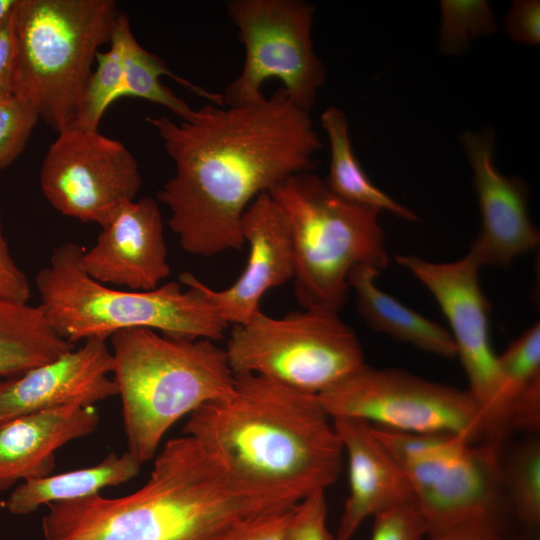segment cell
Segmentation results:
<instances>
[{"mask_svg": "<svg viewBox=\"0 0 540 540\" xmlns=\"http://www.w3.org/2000/svg\"><path fill=\"white\" fill-rule=\"evenodd\" d=\"M175 164L157 194L169 228L188 253L213 256L244 245L250 203L297 173L313 171L322 143L311 116L281 87L244 106L208 103L179 123L147 117Z\"/></svg>", "mask_w": 540, "mask_h": 540, "instance_id": "obj_1", "label": "cell"}, {"mask_svg": "<svg viewBox=\"0 0 540 540\" xmlns=\"http://www.w3.org/2000/svg\"><path fill=\"white\" fill-rule=\"evenodd\" d=\"M299 501L237 474L185 435L167 441L135 492L50 503L41 529L43 540H230L252 520Z\"/></svg>", "mask_w": 540, "mask_h": 540, "instance_id": "obj_2", "label": "cell"}, {"mask_svg": "<svg viewBox=\"0 0 540 540\" xmlns=\"http://www.w3.org/2000/svg\"><path fill=\"white\" fill-rule=\"evenodd\" d=\"M185 435L237 474L300 500L337 480L344 448L317 394L252 373L189 415Z\"/></svg>", "mask_w": 540, "mask_h": 540, "instance_id": "obj_3", "label": "cell"}, {"mask_svg": "<svg viewBox=\"0 0 540 540\" xmlns=\"http://www.w3.org/2000/svg\"><path fill=\"white\" fill-rule=\"evenodd\" d=\"M110 339L128 452L140 464L156 455L179 419L233 391L235 374L225 349L212 340L147 328L121 330Z\"/></svg>", "mask_w": 540, "mask_h": 540, "instance_id": "obj_4", "label": "cell"}, {"mask_svg": "<svg viewBox=\"0 0 540 540\" xmlns=\"http://www.w3.org/2000/svg\"><path fill=\"white\" fill-rule=\"evenodd\" d=\"M83 248L73 242L56 247L36 276L40 304L56 333L71 344L108 339L130 328H147L184 339L223 338L228 324L203 293L182 273L148 291L114 289L92 279L81 265Z\"/></svg>", "mask_w": 540, "mask_h": 540, "instance_id": "obj_5", "label": "cell"}, {"mask_svg": "<svg viewBox=\"0 0 540 540\" xmlns=\"http://www.w3.org/2000/svg\"><path fill=\"white\" fill-rule=\"evenodd\" d=\"M113 0H18L15 96L58 133L77 126L93 62L119 16Z\"/></svg>", "mask_w": 540, "mask_h": 540, "instance_id": "obj_6", "label": "cell"}, {"mask_svg": "<svg viewBox=\"0 0 540 540\" xmlns=\"http://www.w3.org/2000/svg\"><path fill=\"white\" fill-rule=\"evenodd\" d=\"M268 193L289 226L295 296L304 309L339 312L355 266H387L380 210L340 198L313 171L292 175Z\"/></svg>", "mask_w": 540, "mask_h": 540, "instance_id": "obj_7", "label": "cell"}, {"mask_svg": "<svg viewBox=\"0 0 540 540\" xmlns=\"http://www.w3.org/2000/svg\"><path fill=\"white\" fill-rule=\"evenodd\" d=\"M372 430L405 472L427 540L477 520L497 524L512 539L500 477L504 448L452 433Z\"/></svg>", "mask_w": 540, "mask_h": 540, "instance_id": "obj_8", "label": "cell"}, {"mask_svg": "<svg viewBox=\"0 0 540 540\" xmlns=\"http://www.w3.org/2000/svg\"><path fill=\"white\" fill-rule=\"evenodd\" d=\"M224 349L234 374L261 375L317 395L365 365L353 329L338 312L321 309L280 318L260 310L234 325Z\"/></svg>", "mask_w": 540, "mask_h": 540, "instance_id": "obj_9", "label": "cell"}, {"mask_svg": "<svg viewBox=\"0 0 540 540\" xmlns=\"http://www.w3.org/2000/svg\"><path fill=\"white\" fill-rule=\"evenodd\" d=\"M315 9L304 0L227 2L245 56L239 75L223 94L226 106L260 102L265 98L263 84L274 78L296 107L310 112L326 77L312 41Z\"/></svg>", "mask_w": 540, "mask_h": 540, "instance_id": "obj_10", "label": "cell"}, {"mask_svg": "<svg viewBox=\"0 0 540 540\" xmlns=\"http://www.w3.org/2000/svg\"><path fill=\"white\" fill-rule=\"evenodd\" d=\"M333 418L361 419L409 433H452L488 443L481 409L468 390L423 379L400 369L363 365L319 395Z\"/></svg>", "mask_w": 540, "mask_h": 540, "instance_id": "obj_11", "label": "cell"}, {"mask_svg": "<svg viewBox=\"0 0 540 540\" xmlns=\"http://www.w3.org/2000/svg\"><path fill=\"white\" fill-rule=\"evenodd\" d=\"M435 297L446 315L472 394L483 414L488 442L506 444L511 435L502 380L490 337L489 304L479 285V264L467 253L458 261L435 263L415 255H397Z\"/></svg>", "mask_w": 540, "mask_h": 540, "instance_id": "obj_12", "label": "cell"}, {"mask_svg": "<svg viewBox=\"0 0 540 540\" xmlns=\"http://www.w3.org/2000/svg\"><path fill=\"white\" fill-rule=\"evenodd\" d=\"M141 185L138 163L121 142L82 128L59 133L40 173L41 190L57 211L99 226L135 200Z\"/></svg>", "mask_w": 540, "mask_h": 540, "instance_id": "obj_13", "label": "cell"}, {"mask_svg": "<svg viewBox=\"0 0 540 540\" xmlns=\"http://www.w3.org/2000/svg\"><path fill=\"white\" fill-rule=\"evenodd\" d=\"M241 234L244 244L249 245V256L242 274L228 288L214 290L185 272L228 325L248 323L261 310L263 295L294 276L289 226L269 193L260 194L247 207L241 219Z\"/></svg>", "mask_w": 540, "mask_h": 540, "instance_id": "obj_14", "label": "cell"}, {"mask_svg": "<svg viewBox=\"0 0 540 540\" xmlns=\"http://www.w3.org/2000/svg\"><path fill=\"white\" fill-rule=\"evenodd\" d=\"M101 228L94 246L81 255V265L92 279L148 291L169 276L164 223L154 198L127 202Z\"/></svg>", "mask_w": 540, "mask_h": 540, "instance_id": "obj_15", "label": "cell"}, {"mask_svg": "<svg viewBox=\"0 0 540 540\" xmlns=\"http://www.w3.org/2000/svg\"><path fill=\"white\" fill-rule=\"evenodd\" d=\"M461 140L473 169L482 220L468 254L480 267L508 266L540 242L539 231L528 217L526 187L519 179L503 176L496 169L492 133L465 131Z\"/></svg>", "mask_w": 540, "mask_h": 540, "instance_id": "obj_16", "label": "cell"}, {"mask_svg": "<svg viewBox=\"0 0 540 540\" xmlns=\"http://www.w3.org/2000/svg\"><path fill=\"white\" fill-rule=\"evenodd\" d=\"M112 353L106 339L89 338L46 364L0 381V425L68 404L93 406L114 395Z\"/></svg>", "mask_w": 540, "mask_h": 540, "instance_id": "obj_17", "label": "cell"}, {"mask_svg": "<svg viewBox=\"0 0 540 540\" xmlns=\"http://www.w3.org/2000/svg\"><path fill=\"white\" fill-rule=\"evenodd\" d=\"M333 422L348 456L350 483L335 536L350 540L367 517L415 499L405 472L369 422L349 417H336Z\"/></svg>", "mask_w": 540, "mask_h": 540, "instance_id": "obj_18", "label": "cell"}, {"mask_svg": "<svg viewBox=\"0 0 540 540\" xmlns=\"http://www.w3.org/2000/svg\"><path fill=\"white\" fill-rule=\"evenodd\" d=\"M99 416L92 406L68 404L12 419L0 425V491L19 480L48 476L55 452L94 432Z\"/></svg>", "mask_w": 540, "mask_h": 540, "instance_id": "obj_19", "label": "cell"}, {"mask_svg": "<svg viewBox=\"0 0 540 540\" xmlns=\"http://www.w3.org/2000/svg\"><path fill=\"white\" fill-rule=\"evenodd\" d=\"M379 272L372 266L358 265L348 276L349 288L355 292L357 311L366 324L423 351L445 358L457 356L451 333L378 288L375 280Z\"/></svg>", "mask_w": 540, "mask_h": 540, "instance_id": "obj_20", "label": "cell"}, {"mask_svg": "<svg viewBox=\"0 0 540 540\" xmlns=\"http://www.w3.org/2000/svg\"><path fill=\"white\" fill-rule=\"evenodd\" d=\"M140 466L128 451L110 453L95 466L24 481L10 494L6 508L13 515H27L42 505L90 497L128 482L138 475Z\"/></svg>", "mask_w": 540, "mask_h": 540, "instance_id": "obj_21", "label": "cell"}, {"mask_svg": "<svg viewBox=\"0 0 540 540\" xmlns=\"http://www.w3.org/2000/svg\"><path fill=\"white\" fill-rule=\"evenodd\" d=\"M72 349L39 305L0 299V376H17Z\"/></svg>", "mask_w": 540, "mask_h": 540, "instance_id": "obj_22", "label": "cell"}, {"mask_svg": "<svg viewBox=\"0 0 540 540\" xmlns=\"http://www.w3.org/2000/svg\"><path fill=\"white\" fill-rule=\"evenodd\" d=\"M114 34L118 37L122 49L124 68L122 97H138L167 108L181 120H191L195 116L196 110L162 84L160 78L167 76L210 103L219 106L225 105L223 94L207 91L177 76L169 69L163 59L143 48L136 40L126 14H119Z\"/></svg>", "mask_w": 540, "mask_h": 540, "instance_id": "obj_23", "label": "cell"}, {"mask_svg": "<svg viewBox=\"0 0 540 540\" xmlns=\"http://www.w3.org/2000/svg\"><path fill=\"white\" fill-rule=\"evenodd\" d=\"M511 432L540 430V325L533 324L497 356Z\"/></svg>", "mask_w": 540, "mask_h": 540, "instance_id": "obj_24", "label": "cell"}, {"mask_svg": "<svg viewBox=\"0 0 540 540\" xmlns=\"http://www.w3.org/2000/svg\"><path fill=\"white\" fill-rule=\"evenodd\" d=\"M321 125L327 133L331 155L325 182L333 193L357 205L387 210L408 221L418 220L412 210L393 200L367 177L354 155L348 120L342 110L327 108L321 115Z\"/></svg>", "mask_w": 540, "mask_h": 540, "instance_id": "obj_25", "label": "cell"}, {"mask_svg": "<svg viewBox=\"0 0 540 540\" xmlns=\"http://www.w3.org/2000/svg\"><path fill=\"white\" fill-rule=\"evenodd\" d=\"M500 477L513 540H540L539 439L528 437L507 454L502 451Z\"/></svg>", "mask_w": 540, "mask_h": 540, "instance_id": "obj_26", "label": "cell"}, {"mask_svg": "<svg viewBox=\"0 0 540 540\" xmlns=\"http://www.w3.org/2000/svg\"><path fill=\"white\" fill-rule=\"evenodd\" d=\"M109 44L108 51H99L96 54L97 67L89 78L75 128L97 131L106 109L122 97L124 83L122 49L114 32Z\"/></svg>", "mask_w": 540, "mask_h": 540, "instance_id": "obj_27", "label": "cell"}, {"mask_svg": "<svg viewBox=\"0 0 540 540\" xmlns=\"http://www.w3.org/2000/svg\"><path fill=\"white\" fill-rule=\"evenodd\" d=\"M439 49L447 55L464 53L470 42L497 30L490 4L485 0H442Z\"/></svg>", "mask_w": 540, "mask_h": 540, "instance_id": "obj_28", "label": "cell"}, {"mask_svg": "<svg viewBox=\"0 0 540 540\" xmlns=\"http://www.w3.org/2000/svg\"><path fill=\"white\" fill-rule=\"evenodd\" d=\"M38 119L35 109L17 96L0 99V170L23 151Z\"/></svg>", "mask_w": 540, "mask_h": 540, "instance_id": "obj_29", "label": "cell"}, {"mask_svg": "<svg viewBox=\"0 0 540 540\" xmlns=\"http://www.w3.org/2000/svg\"><path fill=\"white\" fill-rule=\"evenodd\" d=\"M286 540H337L327 527L325 492H314L293 508Z\"/></svg>", "mask_w": 540, "mask_h": 540, "instance_id": "obj_30", "label": "cell"}, {"mask_svg": "<svg viewBox=\"0 0 540 540\" xmlns=\"http://www.w3.org/2000/svg\"><path fill=\"white\" fill-rule=\"evenodd\" d=\"M373 518L371 540H427L426 527L415 501L388 509Z\"/></svg>", "mask_w": 540, "mask_h": 540, "instance_id": "obj_31", "label": "cell"}, {"mask_svg": "<svg viewBox=\"0 0 540 540\" xmlns=\"http://www.w3.org/2000/svg\"><path fill=\"white\" fill-rule=\"evenodd\" d=\"M505 30L516 42L527 45L540 43V2L516 0L505 19Z\"/></svg>", "mask_w": 540, "mask_h": 540, "instance_id": "obj_32", "label": "cell"}, {"mask_svg": "<svg viewBox=\"0 0 540 540\" xmlns=\"http://www.w3.org/2000/svg\"><path fill=\"white\" fill-rule=\"evenodd\" d=\"M30 297V283L9 252L0 219V299L28 303Z\"/></svg>", "mask_w": 540, "mask_h": 540, "instance_id": "obj_33", "label": "cell"}, {"mask_svg": "<svg viewBox=\"0 0 540 540\" xmlns=\"http://www.w3.org/2000/svg\"><path fill=\"white\" fill-rule=\"evenodd\" d=\"M16 78L17 47L13 10L0 23V99L15 96Z\"/></svg>", "mask_w": 540, "mask_h": 540, "instance_id": "obj_34", "label": "cell"}, {"mask_svg": "<svg viewBox=\"0 0 540 540\" xmlns=\"http://www.w3.org/2000/svg\"><path fill=\"white\" fill-rule=\"evenodd\" d=\"M294 506L262 515L247 523L230 540H286Z\"/></svg>", "mask_w": 540, "mask_h": 540, "instance_id": "obj_35", "label": "cell"}, {"mask_svg": "<svg viewBox=\"0 0 540 540\" xmlns=\"http://www.w3.org/2000/svg\"><path fill=\"white\" fill-rule=\"evenodd\" d=\"M436 540H512L497 524L487 520L471 521L453 528Z\"/></svg>", "mask_w": 540, "mask_h": 540, "instance_id": "obj_36", "label": "cell"}, {"mask_svg": "<svg viewBox=\"0 0 540 540\" xmlns=\"http://www.w3.org/2000/svg\"><path fill=\"white\" fill-rule=\"evenodd\" d=\"M18 0H0V23L14 10Z\"/></svg>", "mask_w": 540, "mask_h": 540, "instance_id": "obj_37", "label": "cell"}]
</instances>
